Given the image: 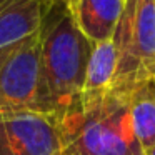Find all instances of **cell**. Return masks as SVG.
Listing matches in <instances>:
<instances>
[{
    "label": "cell",
    "mask_w": 155,
    "mask_h": 155,
    "mask_svg": "<svg viewBox=\"0 0 155 155\" xmlns=\"http://www.w3.org/2000/svg\"><path fill=\"white\" fill-rule=\"evenodd\" d=\"M92 44L64 0H54L40 28V108L58 118L80 105Z\"/></svg>",
    "instance_id": "cell-1"
},
{
    "label": "cell",
    "mask_w": 155,
    "mask_h": 155,
    "mask_svg": "<svg viewBox=\"0 0 155 155\" xmlns=\"http://www.w3.org/2000/svg\"><path fill=\"white\" fill-rule=\"evenodd\" d=\"M58 120L64 155H145L132 128L127 92L112 88Z\"/></svg>",
    "instance_id": "cell-2"
},
{
    "label": "cell",
    "mask_w": 155,
    "mask_h": 155,
    "mask_svg": "<svg viewBox=\"0 0 155 155\" xmlns=\"http://www.w3.org/2000/svg\"><path fill=\"white\" fill-rule=\"evenodd\" d=\"M114 42L118 67L112 88L132 94L155 78V0H125Z\"/></svg>",
    "instance_id": "cell-3"
},
{
    "label": "cell",
    "mask_w": 155,
    "mask_h": 155,
    "mask_svg": "<svg viewBox=\"0 0 155 155\" xmlns=\"http://www.w3.org/2000/svg\"><path fill=\"white\" fill-rule=\"evenodd\" d=\"M40 110V32L0 48V115Z\"/></svg>",
    "instance_id": "cell-4"
},
{
    "label": "cell",
    "mask_w": 155,
    "mask_h": 155,
    "mask_svg": "<svg viewBox=\"0 0 155 155\" xmlns=\"http://www.w3.org/2000/svg\"><path fill=\"white\" fill-rule=\"evenodd\" d=\"M0 155H64L58 117L40 110L0 115Z\"/></svg>",
    "instance_id": "cell-5"
},
{
    "label": "cell",
    "mask_w": 155,
    "mask_h": 155,
    "mask_svg": "<svg viewBox=\"0 0 155 155\" xmlns=\"http://www.w3.org/2000/svg\"><path fill=\"white\" fill-rule=\"evenodd\" d=\"M54 0H5L0 5V48L40 32Z\"/></svg>",
    "instance_id": "cell-6"
},
{
    "label": "cell",
    "mask_w": 155,
    "mask_h": 155,
    "mask_svg": "<svg viewBox=\"0 0 155 155\" xmlns=\"http://www.w3.org/2000/svg\"><path fill=\"white\" fill-rule=\"evenodd\" d=\"M125 0H70L67 7L78 30L92 45L108 40L117 30Z\"/></svg>",
    "instance_id": "cell-7"
},
{
    "label": "cell",
    "mask_w": 155,
    "mask_h": 155,
    "mask_svg": "<svg viewBox=\"0 0 155 155\" xmlns=\"http://www.w3.org/2000/svg\"><path fill=\"white\" fill-rule=\"evenodd\" d=\"M118 67V52L114 37L92 45L80 102H88L112 90Z\"/></svg>",
    "instance_id": "cell-8"
},
{
    "label": "cell",
    "mask_w": 155,
    "mask_h": 155,
    "mask_svg": "<svg viewBox=\"0 0 155 155\" xmlns=\"http://www.w3.org/2000/svg\"><path fill=\"white\" fill-rule=\"evenodd\" d=\"M130 118L135 137L147 152L155 145V78L140 84L130 94Z\"/></svg>",
    "instance_id": "cell-9"
},
{
    "label": "cell",
    "mask_w": 155,
    "mask_h": 155,
    "mask_svg": "<svg viewBox=\"0 0 155 155\" xmlns=\"http://www.w3.org/2000/svg\"><path fill=\"white\" fill-rule=\"evenodd\" d=\"M145 155H155V145H152V147L145 152Z\"/></svg>",
    "instance_id": "cell-10"
},
{
    "label": "cell",
    "mask_w": 155,
    "mask_h": 155,
    "mask_svg": "<svg viewBox=\"0 0 155 155\" xmlns=\"http://www.w3.org/2000/svg\"><path fill=\"white\" fill-rule=\"evenodd\" d=\"M4 2H5V0H0V5H2V4H4Z\"/></svg>",
    "instance_id": "cell-11"
},
{
    "label": "cell",
    "mask_w": 155,
    "mask_h": 155,
    "mask_svg": "<svg viewBox=\"0 0 155 155\" xmlns=\"http://www.w3.org/2000/svg\"><path fill=\"white\" fill-rule=\"evenodd\" d=\"M64 2H65V4H67V2H70V0H64Z\"/></svg>",
    "instance_id": "cell-12"
}]
</instances>
